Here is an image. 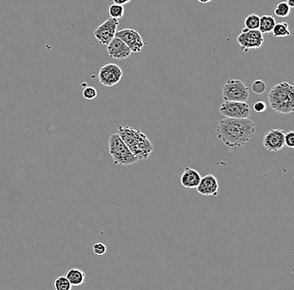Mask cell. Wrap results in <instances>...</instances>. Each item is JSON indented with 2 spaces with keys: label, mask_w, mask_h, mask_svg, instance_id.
Segmentation results:
<instances>
[{
  "label": "cell",
  "mask_w": 294,
  "mask_h": 290,
  "mask_svg": "<svg viewBox=\"0 0 294 290\" xmlns=\"http://www.w3.org/2000/svg\"><path fill=\"white\" fill-rule=\"evenodd\" d=\"M270 107L281 114L294 112V87L288 82H280L270 89L269 94Z\"/></svg>",
  "instance_id": "cell-3"
},
{
  "label": "cell",
  "mask_w": 294,
  "mask_h": 290,
  "mask_svg": "<svg viewBox=\"0 0 294 290\" xmlns=\"http://www.w3.org/2000/svg\"><path fill=\"white\" fill-rule=\"evenodd\" d=\"M260 17L257 14L247 15L245 21H244L245 28L249 29H258Z\"/></svg>",
  "instance_id": "cell-19"
},
{
  "label": "cell",
  "mask_w": 294,
  "mask_h": 290,
  "mask_svg": "<svg viewBox=\"0 0 294 290\" xmlns=\"http://www.w3.org/2000/svg\"><path fill=\"white\" fill-rule=\"evenodd\" d=\"M54 289L56 290H71V285L66 276H59L54 279Z\"/></svg>",
  "instance_id": "cell-21"
},
{
  "label": "cell",
  "mask_w": 294,
  "mask_h": 290,
  "mask_svg": "<svg viewBox=\"0 0 294 290\" xmlns=\"http://www.w3.org/2000/svg\"><path fill=\"white\" fill-rule=\"evenodd\" d=\"M218 181L214 176L211 174L203 177L201 179L200 183L197 186V193H200L201 195L209 197V196L218 195Z\"/></svg>",
  "instance_id": "cell-13"
},
{
  "label": "cell",
  "mask_w": 294,
  "mask_h": 290,
  "mask_svg": "<svg viewBox=\"0 0 294 290\" xmlns=\"http://www.w3.org/2000/svg\"><path fill=\"white\" fill-rule=\"evenodd\" d=\"M106 46H107V53L109 56L117 61H122L127 59L132 54V51L129 49L128 46L117 37H114L108 44V45Z\"/></svg>",
  "instance_id": "cell-12"
},
{
  "label": "cell",
  "mask_w": 294,
  "mask_h": 290,
  "mask_svg": "<svg viewBox=\"0 0 294 290\" xmlns=\"http://www.w3.org/2000/svg\"><path fill=\"white\" fill-rule=\"evenodd\" d=\"M222 115L226 117L245 119L251 115L249 104L242 101H224L219 108Z\"/></svg>",
  "instance_id": "cell-7"
},
{
  "label": "cell",
  "mask_w": 294,
  "mask_h": 290,
  "mask_svg": "<svg viewBox=\"0 0 294 290\" xmlns=\"http://www.w3.org/2000/svg\"><path fill=\"white\" fill-rule=\"evenodd\" d=\"M272 35L276 38L287 37L290 36L291 33L289 31V23L286 22H276L273 29L271 30Z\"/></svg>",
  "instance_id": "cell-17"
},
{
  "label": "cell",
  "mask_w": 294,
  "mask_h": 290,
  "mask_svg": "<svg viewBox=\"0 0 294 290\" xmlns=\"http://www.w3.org/2000/svg\"><path fill=\"white\" fill-rule=\"evenodd\" d=\"M201 179L202 177L197 171L187 167L184 169L182 175L181 177V183L186 188L194 189L200 183Z\"/></svg>",
  "instance_id": "cell-14"
},
{
  "label": "cell",
  "mask_w": 294,
  "mask_h": 290,
  "mask_svg": "<svg viewBox=\"0 0 294 290\" xmlns=\"http://www.w3.org/2000/svg\"><path fill=\"white\" fill-rule=\"evenodd\" d=\"M117 133L121 140L139 161L148 159L149 156L154 150V147L140 130L134 129L128 126L123 127L120 125L117 126Z\"/></svg>",
  "instance_id": "cell-2"
},
{
  "label": "cell",
  "mask_w": 294,
  "mask_h": 290,
  "mask_svg": "<svg viewBox=\"0 0 294 290\" xmlns=\"http://www.w3.org/2000/svg\"><path fill=\"white\" fill-rule=\"evenodd\" d=\"M119 25V21L109 18L105 22L98 26L94 30V36L100 45H108V44L115 37V33Z\"/></svg>",
  "instance_id": "cell-8"
},
{
  "label": "cell",
  "mask_w": 294,
  "mask_h": 290,
  "mask_svg": "<svg viewBox=\"0 0 294 290\" xmlns=\"http://www.w3.org/2000/svg\"><path fill=\"white\" fill-rule=\"evenodd\" d=\"M123 72L120 67L115 64H107L101 67L98 74L100 83L107 87H114L120 82Z\"/></svg>",
  "instance_id": "cell-9"
},
{
  "label": "cell",
  "mask_w": 294,
  "mask_h": 290,
  "mask_svg": "<svg viewBox=\"0 0 294 290\" xmlns=\"http://www.w3.org/2000/svg\"><path fill=\"white\" fill-rule=\"evenodd\" d=\"M97 96V90L93 87H87L83 89V97L91 101Z\"/></svg>",
  "instance_id": "cell-23"
},
{
  "label": "cell",
  "mask_w": 294,
  "mask_h": 290,
  "mask_svg": "<svg viewBox=\"0 0 294 290\" xmlns=\"http://www.w3.org/2000/svg\"><path fill=\"white\" fill-rule=\"evenodd\" d=\"M267 89V86L262 80H256L251 84V90L256 95H262Z\"/></svg>",
  "instance_id": "cell-22"
},
{
  "label": "cell",
  "mask_w": 294,
  "mask_h": 290,
  "mask_svg": "<svg viewBox=\"0 0 294 290\" xmlns=\"http://www.w3.org/2000/svg\"><path fill=\"white\" fill-rule=\"evenodd\" d=\"M284 144L289 148H294V133L289 132L284 135Z\"/></svg>",
  "instance_id": "cell-25"
},
{
  "label": "cell",
  "mask_w": 294,
  "mask_h": 290,
  "mask_svg": "<svg viewBox=\"0 0 294 290\" xmlns=\"http://www.w3.org/2000/svg\"><path fill=\"white\" fill-rule=\"evenodd\" d=\"M253 121L245 119L226 117L217 125V136L225 146L230 148L244 146L254 135Z\"/></svg>",
  "instance_id": "cell-1"
},
{
  "label": "cell",
  "mask_w": 294,
  "mask_h": 290,
  "mask_svg": "<svg viewBox=\"0 0 294 290\" xmlns=\"http://www.w3.org/2000/svg\"><path fill=\"white\" fill-rule=\"evenodd\" d=\"M275 23H276V21H275L274 17L271 16V15H263L262 17L260 18V23L259 30L263 35H266V34H269L271 33V30L274 27Z\"/></svg>",
  "instance_id": "cell-16"
},
{
  "label": "cell",
  "mask_w": 294,
  "mask_h": 290,
  "mask_svg": "<svg viewBox=\"0 0 294 290\" xmlns=\"http://www.w3.org/2000/svg\"><path fill=\"white\" fill-rule=\"evenodd\" d=\"M113 3H116V4H120V5H125L126 3H130L132 0H112Z\"/></svg>",
  "instance_id": "cell-27"
},
{
  "label": "cell",
  "mask_w": 294,
  "mask_h": 290,
  "mask_svg": "<svg viewBox=\"0 0 294 290\" xmlns=\"http://www.w3.org/2000/svg\"><path fill=\"white\" fill-rule=\"evenodd\" d=\"M273 11H274V15L277 17L286 18L290 15L291 8L288 5L286 1H281L276 5Z\"/></svg>",
  "instance_id": "cell-18"
},
{
  "label": "cell",
  "mask_w": 294,
  "mask_h": 290,
  "mask_svg": "<svg viewBox=\"0 0 294 290\" xmlns=\"http://www.w3.org/2000/svg\"><path fill=\"white\" fill-rule=\"evenodd\" d=\"M115 37L119 38L128 46L132 53L141 51L145 43L138 31L132 29H124L115 33Z\"/></svg>",
  "instance_id": "cell-10"
},
{
  "label": "cell",
  "mask_w": 294,
  "mask_h": 290,
  "mask_svg": "<svg viewBox=\"0 0 294 290\" xmlns=\"http://www.w3.org/2000/svg\"><path fill=\"white\" fill-rule=\"evenodd\" d=\"M253 110H254L255 112H257V113H262V112H264L267 109V106H266V103L264 101H257L253 103Z\"/></svg>",
  "instance_id": "cell-26"
},
{
  "label": "cell",
  "mask_w": 294,
  "mask_h": 290,
  "mask_svg": "<svg viewBox=\"0 0 294 290\" xmlns=\"http://www.w3.org/2000/svg\"><path fill=\"white\" fill-rule=\"evenodd\" d=\"M108 12L111 18H113L115 20H120V19H122L123 16H124L125 9H124L123 5L113 3L109 7Z\"/></svg>",
  "instance_id": "cell-20"
},
{
  "label": "cell",
  "mask_w": 294,
  "mask_h": 290,
  "mask_svg": "<svg viewBox=\"0 0 294 290\" xmlns=\"http://www.w3.org/2000/svg\"><path fill=\"white\" fill-rule=\"evenodd\" d=\"M197 1L203 4H206V3H210L212 0H197Z\"/></svg>",
  "instance_id": "cell-29"
},
{
  "label": "cell",
  "mask_w": 294,
  "mask_h": 290,
  "mask_svg": "<svg viewBox=\"0 0 294 290\" xmlns=\"http://www.w3.org/2000/svg\"><path fill=\"white\" fill-rule=\"evenodd\" d=\"M66 277L69 280L72 287H77L84 284L86 280V273L79 268H70L67 271Z\"/></svg>",
  "instance_id": "cell-15"
},
{
  "label": "cell",
  "mask_w": 294,
  "mask_h": 290,
  "mask_svg": "<svg viewBox=\"0 0 294 290\" xmlns=\"http://www.w3.org/2000/svg\"><path fill=\"white\" fill-rule=\"evenodd\" d=\"M285 133L280 129H271L263 138V147L268 152H278L283 149Z\"/></svg>",
  "instance_id": "cell-11"
},
{
  "label": "cell",
  "mask_w": 294,
  "mask_h": 290,
  "mask_svg": "<svg viewBox=\"0 0 294 290\" xmlns=\"http://www.w3.org/2000/svg\"><path fill=\"white\" fill-rule=\"evenodd\" d=\"M290 8H294V0H287L286 1Z\"/></svg>",
  "instance_id": "cell-28"
},
{
  "label": "cell",
  "mask_w": 294,
  "mask_h": 290,
  "mask_svg": "<svg viewBox=\"0 0 294 290\" xmlns=\"http://www.w3.org/2000/svg\"><path fill=\"white\" fill-rule=\"evenodd\" d=\"M93 252L98 256H102L106 253V246L102 243H95L93 245Z\"/></svg>",
  "instance_id": "cell-24"
},
{
  "label": "cell",
  "mask_w": 294,
  "mask_h": 290,
  "mask_svg": "<svg viewBox=\"0 0 294 290\" xmlns=\"http://www.w3.org/2000/svg\"><path fill=\"white\" fill-rule=\"evenodd\" d=\"M109 153L114 165L130 166L139 161L121 140L118 133L112 134L109 139Z\"/></svg>",
  "instance_id": "cell-4"
},
{
  "label": "cell",
  "mask_w": 294,
  "mask_h": 290,
  "mask_svg": "<svg viewBox=\"0 0 294 290\" xmlns=\"http://www.w3.org/2000/svg\"><path fill=\"white\" fill-rule=\"evenodd\" d=\"M237 42L240 46L241 50L247 53L261 48L264 42V38L258 29L244 28L237 36Z\"/></svg>",
  "instance_id": "cell-6"
},
{
  "label": "cell",
  "mask_w": 294,
  "mask_h": 290,
  "mask_svg": "<svg viewBox=\"0 0 294 290\" xmlns=\"http://www.w3.org/2000/svg\"><path fill=\"white\" fill-rule=\"evenodd\" d=\"M224 101L247 102L249 98V87L240 80H228L223 87Z\"/></svg>",
  "instance_id": "cell-5"
}]
</instances>
